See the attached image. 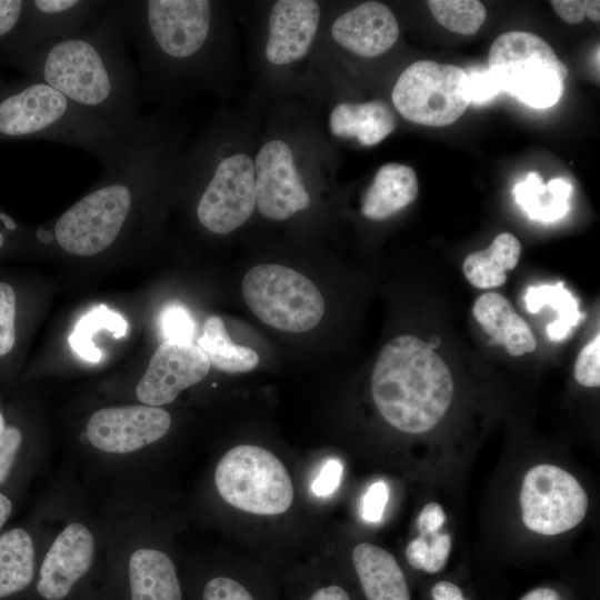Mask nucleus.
I'll return each instance as SVG.
<instances>
[{"instance_id": "nucleus-14", "label": "nucleus", "mask_w": 600, "mask_h": 600, "mask_svg": "<svg viewBox=\"0 0 600 600\" xmlns=\"http://www.w3.org/2000/svg\"><path fill=\"white\" fill-rule=\"evenodd\" d=\"M107 3L92 0L27 1L24 18L16 37L19 52L78 33L103 12Z\"/></svg>"}, {"instance_id": "nucleus-27", "label": "nucleus", "mask_w": 600, "mask_h": 600, "mask_svg": "<svg viewBox=\"0 0 600 600\" xmlns=\"http://www.w3.org/2000/svg\"><path fill=\"white\" fill-rule=\"evenodd\" d=\"M101 330H108L119 339L127 334L128 323L121 314L104 304L91 309L79 319L69 337L71 348L81 359L89 362L101 360L102 353L92 341L93 336Z\"/></svg>"}, {"instance_id": "nucleus-44", "label": "nucleus", "mask_w": 600, "mask_h": 600, "mask_svg": "<svg viewBox=\"0 0 600 600\" xmlns=\"http://www.w3.org/2000/svg\"><path fill=\"white\" fill-rule=\"evenodd\" d=\"M11 512H12L11 501L4 494L0 492V529L9 519Z\"/></svg>"}, {"instance_id": "nucleus-36", "label": "nucleus", "mask_w": 600, "mask_h": 600, "mask_svg": "<svg viewBox=\"0 0 600 600\" xmlns=\"http://www.w3.org/2000/svg\"><path fill=\"white\" fill-rule=\"evenodd\" d=\"M389 498V490L383 481L372 483L362 499L361 514L367 522H379Z\"/></svg>"}, {"instance_id": "nucleus-18", "label": "nucleus", "mask_w": 600, "mask_h": 600, "mask_svg": "<svg viewBox=\"0 0 600 600\" xmlns=\"http://www.w3.org/2000/svg\"><path fill=\"white\" fill-rule=\"evenodd\" d=\"M352 561L367 600H410L406 577L390 552L362 542Z\"/></svg>"}, {"instance_id": "nucleus-37", "label": "nucleus", "mask_w": 600, "mask_h": 600, "mask_svg": "<svg viewBox=\"0 0 600 600\" xmlns=\"http://www.w3.org/2000/svg\"><path fill=\"white\" fill-rule=\"evenodd\" d=\"M467 76L471 102L483 103L502 92L500 84L489 70L467 72Z\"/></svg>"}, {"instance_id": "nucleus-17", "label": "nucleus", "mask_w": 600, "mask_h": 600, "mask_svg": "<svg viewBox=\"0 0 600 600\" xmlns=\"http://www.w3.org/2000/svg\"><path fill=\"white\" fill-rule=\"evenodd\" d=\"M472 313L496 344L519 357L537 348L534 334L529 324L513 310L500 293L486 292L472 307Z\"/></svg>"}, {"instance_id": "nucleus-34", "label": "nucleus", "mask_w": 600, "mask_h": 600, "mask_svg": "<svg viewBox=\"0 0 600 600\" xmlns=\"http://www.w3.org/2000/svg\"><path fill=\"white\" fill-rule=\"evenodd\" d=\"M203 600H253V598L238 581L227 577H217L206 584Z\"/></svg>"}, {"instance_id": "nucleus-25", "label": "nucleus", "mask_w": 600, "mask_h": 600, "mask_svg": "<svg viewBox=\"0 0 600 600\" xmlns=\"http://www.w3.org/2000/svg\"><path fill=\"white\" fill-rule=\"evenodd\" d=\"M198 347L206 353L210 364L223 372H249L259 363V356L253 349L231 341L218 316H210L204 321Z\"/></svg>"}, {"instance_id": "nucleus-32", "label": "nucleus", "mask_w": 600, "mask_h": 600, "mask_svg": "<svg viewBox=\"0 0 600 600\" xmlns=\"http://www.w3.org/2000/svg\"><path fill=\"white\" fill-rule=\"evenodd\" d=\"M573 376L578 383L596 388L600 384V336L594 337L579 352Z\"/></svg>"}, {"instance_id": "nucleus-15", "label": "nucleus", "mask_w": 600, "mask_h": 600, "mask_svg": "<svg viewBox=\"0 0 600 600\" xmlns=\"http://www.w3.org/2000/svg\"><path fill=\"white\" fill-rule=\"evenodd\" d=\"M320 20L313 0H280L271 10L266 57L273 64H288L303 58L316 37Z\"/></svg>"}, {"instance_id": "nucleus-11", "label": "nucleus", "mask_w": 600, "mask_h": 600, "mask_svg": "<svg viewBox=\"0 0 600 600\" xmlns=\"http://www.w3.org/2000/svg\"><path fill=\"white\" fill-rule=\"evenodd\" d=\"M171 417L159 407L132 404L96 411L87 424V438L97 449L129 453L161 439Z\"/></svg>"}, {"instance_id": "nucleus-21", "label": "nucleus", "mask_w": 600, "mask_h": 600, "mask_svg": "<svg viewBox=\"0 0 600 600\" xmlns=\"http://www.w3.org/2000/svg\"><path fill=\"white\" fill-rule=\"evenodd\" d=\"M131 600H181V588L171 559L160 550L142 548L129 560Z\"/></svg>"}, {"instance_id": "nucleus-42", "label": "nucleus", "mask_w": 600, "mask_h": 600, "mask_svg": "<svg viewBox=\"0 0 600 600\" xmlns=\"http://www.w3.org/2000/svg\"><path fill=\"white\" fill-rule=\"evenodd\" d=\"M308 600H351L349 594L339 586H329L316 591Z\"/></svg>"}, {"instance_id": "nucleus-3", "label": "nucleus", "mask_w": 600, "mask_h": 600, "mask_svg": "<svg viewBox=\"0 0 600 600\" xmlns=\"http://www.w3.org/2000/svg\"><path fill=\"white\" fill-rule=\"evenodd\" d=\"M0 137L70 144L89 151L101 163L124 140L100 117L32 78L0 99Z\"/></svg>"}, {"instance_id": "nucleus-30", "label": "nucleus", "mask_w": 600, "mask_h": 600, "mask_svg": "<svg viewBox=\"0 0 600 600\" xmlns=\"http://www.w3.org/2000/svg\"><path fill=\"white\" fill-rule=\"evenodd\" d=\"M159 328L164 341L192 342L196 322L191 312L183 306L171 303L166 306L159 316Z\"/></svg>"}, {"instance_id": "nucleus-16", "label": "nucleus", "mask_w": 600, "mask_h": 600, "mask_svg": "<svg viewBox=\"0 0 600 600\" xmlns=\"http://www.w3.org/2000/svg\"><path fill=\"white\" fill-rule=\"evenodd\" d=\"M333 40L344 49L364 58L389 50L398 40L394 14L378 1L363 2L342 13L332 24Z\"/></svg>"}, {"instance_id": "nucleus-26", "label": "nucleus", "mask_w": 600, "mask_h": 600, "mask_svg": "<svg viewBox=\"0 0 600 600\" xmlns=\"http://www.w3.org/2000/svg\"><path fill=\"white\" fill-rule=\"evenodd\" d=\"M527 310L537 313L544 306H551L558 312V319L547 328L552 341H562L584 317L579 311L576 298L561 282L549 286L530 287L524 296Z\"/></svg>"}, {"instance_id": "nucleus-46", "label": "nucleus", "mask_w": 600, "mask_h": 600, "mask_svg": "<svg viewBox=\"0 0 600 600\" xmlns=\"http://www.w3.org/2000/svg\"><path fill=\"white\" fill-rule=\"evenodd\" d=\"M4 429H6V421H4L3 414L0 411V434L3 432Z\"/></svg>"}, {"instance_id": "nucleus-12", "label": "nucleus", "mask_w": 600, "mask_h": 600, "mask_svg": "<svg viewBox=\"0 0 600 600\" xmlns=\"http://www.w3.org/2000/svg\"><path fill=\"white\" fill-rule=\"evenodd\" d=\"M206 353L193 342H162L152 354L136 392L147 406L172 402L178 394L200 382L210 371Z\"/></svg>"}, {"instance_id": "nucleus-20", "label": "nucleus", "mask_w": 600, "mask_h": 600, "mask_svg": "<svg viewBox=\"0 0 600 600\" xmlns=\"http://www.w3.org/2000/svg\"><path fill=\"white\" fill-rule=\"evenodd\" d=\"M331 132L341 138H356L362 146H374L397 126L390 107L380 100L364 103L342 102L330 114Z\"/></svg>"}, {"instance_id": "nucleus-4", "label": "nucleus", "mask_w": 600, "mask_h": 600, "mask_svg": "<svg viewBox=\"0 0 600 600\" xmlns=\"http://www.w3.org/2000/svg\"><path fill=\"white\" fill-rule=\"evenodd\" d=\"M488 70L501 91L536 109L554 106L563 92L567 67L539 36L509 31L489 49Z\"/></svg>"}, {"instance_id": "nucleus-22", "label": "nucleus", "mask_w": 600, "mask_h": 600, "mask_svg": "<svg viewBox=\"0 0 600 600\" xmlns=\"http://www.w3.org/2000/svg\"><path fill=\"white\" fill-rule=\"evenodd\" d=\"M520 253L521 243L518 238L503 232L486 250L470 253L463 261L462 270L473 287L497 288L504 283L507 271L516 268Z\"/></svg>"}, {"instance_id": "nucleus-1", "label": "nucleus", "mask_w": 600, "mask_h": 600, "mask_svg": "<svg viewBox=\"0 0 600 600\" xmlns=\"http://www.w3.org/2000/svg\"><path fill=\"white\" fill-rule=\"evenodd\" d=\"M32 79L97 114L126 139L139 127L140 86L118 1L78 33L20 51Z\"/></svg>"}, {"instance_id": "nucleus-24", "label": "nucleus", "mask_w": 600, "mask_h": 600, "mask_svg": "<svg viewBox=\"0 0 600 600\" xmlns=\"http://www.w3.org/2000/svg\"><path fill=\"white\" fill-rule=\"evenodd\" d=\"M34 573V547L30 534L20 528L0 536V598L26 589Z\"/></svg>"}, {"instance_id": "nucleus-23", "label": "nucleus", "mask_w": 600, "mask_h": 600, "mask_svg": "<svg viewBox=\"0 0 600 600\" xmlns=\"http://www.w3.org/2000/svg\"><path fill=\"white\" fill-rule=\"evenodd\" d=\"M572 186L562 178H554L544 184L537 172H530L527 178L513 188V197L530 219L543 222L562 218L569 209V198Z\"/></svg>"}, {"instance_id": "nucleus-9", "label": "nucleus", "mask_w": 600, "mask_h": 600, "mask_svg": "<svg viewBox=\"0 0 600 600\" xmlns=\"http://www.w3.org/2000/svg\"><path fill=\"white\" fill-rule=\"evenodd\" d=\"M256 207L254 166L243 153L219 161L196 208L200 224L216 234L242 226Z\"/></svg>"}, {"instance_id": "nucleus-31", "label": "nucleus", "mask_w": 600, "mask_h": 600, "mask_svg": "<svg viewBox=\"0 0 600 600\" xmlns=\"http://www.w3.org/2000/svg\"><path fill=\"white\" fill-rule=\"evenodd\" d=\"M16 342V293L0 281V357L8 354Z\"/></svg>"}, {"instance_id": "nucleus-5", "label": "nucleus", "mask_w": 600, "mask_h": 600, "mask_svg": "<svg viewBox=\"0 0 600 600\" xmlns=\"http://www.w3.org/2000/svg\"><path fill=\"white\" fill-rule=\"evenodd\" d=\"M214 482L226 502L254 514L283 513L293 501L292 481L281 460L253 444L230 449L218 462Z\"/></svg>"}, {"instance_id": "nucleus-19", "label": "nucleus", "mask_w": 600, "mask_h": 600, "mask_svg": "<svg viewBox=\"0 0 600 600\" xmlns=\"http://www.w3.org/2000/svg\"><path fill=\"white\" fill-rule=\"evenodd\" d=\"M419 191L416 172L400 163H387L376 173L366 191L361 212L369 219L382 220L412 203Z\"/></svg>"}, {"instance_id": "nucleus-10", "label": "nucleus", "mask_w": 600, "mask_h": 600, "mask_svg": "<svg viewBox=\"0 0 600 600\" xmlns=\"http://www.w3.org/2000/svg\"><path fill=\"white\" fill-rule=\"evenodd\" d=\"M256 204L271 220L282 221L310 206L290 147L282 140L267 142L254 160Z\"/></svg>"}, {"instance_id": "nucleus-35", "label": "nucleus", "mask_w": 600, "mask_h": 600, "mask_svg": "<svg viewBox=\"0 0 600 600\" xmlns=\"http://www.w3.org/2000/svg\"><path fill=\"white\" fill-rule=\"evenodd\" d=\"M27 9V1L0 0V41L17 36Z\"/></svg>"}, {"instance_id": "nucleus-33", "label": "nucleus", "mask_w": 600, "mask_h": 600, "mask_svg": "<svg viewBox=\"0 0 600 600\" xmlns=\"http://www.w3.org/2000/svg\"><path fill=\"white\" fill-rule=\"evenodd\" d=\"M551 6L568 23H580L586 17L596 22L600 19V1L598 0H553Z\"/></svg>"}, {"instance_id": "nucleus-40", "label": "nucleus", "mask_w": 600, "mask_h": 600, "mask_svg": "<svg viewBox=\"0 0 600 600\" xmlns=\"http://www.w3.org/2000/svg\"><path fill=\"white\" fill-rule=\"evenodd\" d=\"M444 521L446 513L442 507L430 502L423 507L418 517V529L421 534H432L439 531Z\"/></svg>"}, {"instance_id": "nucleus-13", "label": "nucleus", "mask_w": 600, "mask_h": 600, "mask_svg": "<svg viewBox=\"0 0 600 600\" xmlns=\"http://www.w3.org/2000/svg\"><path fill=\"white\" fill-rule=\"evenodd\" d=\"M94 539L79 522L67 526L56 538L42 561L37 590L47 600H60L90 569Z\"/></svg>"}, {"instance_id": "nucleus-39", "label": "nucleus", "mask_w": 600, "mask_h": 600, "mask_svg": "<svg viewBox=\"0 0 600 600\" xmlns=\"http://www.w3.org/2000/svg\"><path fill=\"white\" fill-rule=\"evenodd\" d=\"M342 463L337 459H329L311 484L313 493L327 497L336 491L342 476Z\"/></svg>"}, {"instance_id": "nucleus-29", "label": "nucleus", "mask_w": 600, "mask_h": 600, "mask_svg": "<svg viewBox=\"0 0 600 600\" xmlns=\"http://www.w3.org/2000/svg\"><path fill=\"white\" fill-rule=\"evenodd\" d=\"M451 549V537L448 533L420 534L412 540L406 550L409 564L428 573L440 571L447 563Z\"/></svg>"}, {"instance_id": "nucleus-2", "label": "nucleus", "mask_w": 600, "mask_h": 600, "mask_svg": "<svg viewBox=\"0 0 600 600\" xmlns=\"http://www.w3.org/2000/svg\"><path fill=\"white\" fill-rule=\"evenodd\" d=\"M371 393L382 418L407 433H423L446 414L453 396L448 366L423 340L399 336L379 353Z\"/></svg>"}, {"instance_id": "nucleus-38", "label": "nucleus", "mask_w": 600, "mask_h": 600, "mask_svg": "<svg viewBox=\"0 0 600 600\" xmlns=\"http://www.w3.org/2000/svg\"><path fill=\"white\" fill-rule=\"evenodd\" d=\"M21 441V431L16 427H6L0 434V484L10 472Z\"/></svg>"}, {"instance_id": "nucleus-41", "label": "nucleus", "mask_w": 600, "mask_h": 600, "mask_svg": "<svg viewBox=\"0 0 600 600\" xmlns=\"http://www.w3.org/2000/svg\"><path fill=\"white\" fill-rule=\"evenodd\" d=\"M433 600H467L460 588L449 581H440L432 588Z\"/></svg>"}, {"instance_id": "nucleus-8", "label": "nucleus", "mask_w": 600, "mask_h": 600, "mask_svg": "<svg viewBox=\"0 0 600 600\" xmlns=\"http://www.w3.org/2000/svg\"><path fill=\"white\" fill-rule=\"evenodd\" d=\"M524 526L533 532L556 536L584 518L588 497L578 480L552 464H538L524 476L520 492Z\"/></svg>"}, {"instance_id": "nucleus-28", "label": "nucleus", "mask_w": 600, "mask_h": 600, "mask_svg": "<svg viewBox=\"0 0 600 600\" xmlns=\"http://www.w3.org/2000/svg\"><path fill=\"white\" fill-rule=\"evenodd\" d=\"M427 4L442 27L459 34H474L487 17L484 6L477 0H429Z\"/></svg>"}, {"instance_id": "nucleus-7", "label": "nucleus", "mask_w": 600, "mask_h": 600, "mask_svg": "<svg viewBox=\"0 0 600 600\" xmlns=\"http://www.w3.org/2000/svg\"><path fill=\"white\" fill-rule=\"evenodd\" d=\"M391 99L404 119L444 127L456 122L471 103L468 76L458 66L420 60L400 74Z\"/></svg>"}, {"instance_id": "nucleus-43", "label": "nucleus", "mask_w": 600, "mask_h": 600, "mask_svg": "<svg viewBox=\"0 0 600 600\" xmlns=\"http://www.w3.org/2000/svg\"><path fill=\"white\" fill-rule=\"evenodd\" d=\"M520 600H560L556 590L547 587L536 588L524 594Z\"/></svg>"}, {"instance_id": "nucleus-6", "label": "nucleus", "mask_w": 600, "mask_h": 600, "mask_svg": "<svg viewBox=\"0 0 600 600\" xmlns=\"http://www.w3.org/2000/svg\"><path fill=\"white\" fill-rule=\"evenodd\" d=\"M242 296L263 323L292 333L313 329L326 309L323 296L310 279L277 263L251 268L242 280Z\"/></svg>"}, {"instance_id": "nucleus-45", "label": "nucleus", "mask_w": 600, "mask_h": 600, "mask_svg": "<svg viewBox=\"0 0 600 600\" xmlns=\"http://www.w3.org/2000/svg\"><path fill=\"white\" fill-rule=\"evenodd\" d=\"M0 226H2L4 229L9 231H14L17 229V224L13 221V219L3 212H0ZM4 243H6V237H4L3 231L0 229V250L3 248Z\"/></svg>"}]
</instances>
